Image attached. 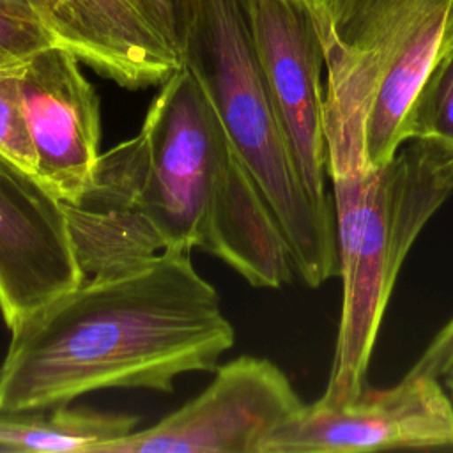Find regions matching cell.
<instances>
[{"mask_svg": "<svg viewBox=\"0 0 453 453\" xmlns=\"http://www.w3.org/2000/svg\"><path fill=\"white\" fill-rule=\"evenodd\" d=\"M85 276L198 248L251 287L280 288L294 260L271 207L188 65L159 85L140 131L99 156L62 202Z\"/></svg>", "mask_w": 453, "mask_h": 453, "instance_id": "1", "label": "cell"}, {"mask_svg": "<svg viewBox=\"0 0 453 453\" xmlns=\"http://www.w3.org/2000/svg\"><path fill=\"white\" fill-rule=\"evenodd\" d=\"M9 331L5 412L111 388L172 393L179 375L214 372L235 343L219 294L177 251L85 276Z\"/></svg>", "mask_w": 453, "mask_h": 453, "instance_id": "2", "label": "cell"}, {"mask_svg": "<svg viewBox=\"0 0 453 453\" xmlns=\"http://www.w3.org/2000/svg\"><path fill=\"white\" fill-rule=\"evenodd\" d=\"M324 55L329 179L386 165L453 51V0H306Z\"/></svg>", "mask_w": 453, "mask_h": 453, "instance_id": "3", "label": "cell"}, {"mask_svg": "<svg viewBox=\"0 0 453 453\" xmlns=\"http://www.w3.org/2000/svg\"><path fill=\"white\" fill-rule=\"evenodd\" d=\"M342 311L326 389L338 407L366 388L372 352L400 269L453 195V143L411 138L382 166L331 177Z\"/></svg>", "mask_w": 453, "mask_h": 453, "instance_id": "4", "label": "cell"}, {"mask_svg": "<svg viewBox=\"0 0 453 453\" xmlns=\"http://www.w3.org/2000/svg\"><path fill=\"white\" fill-rule=\"evenodd\" d=\"M184 65L281 226L301 280L315 288L338 276L336 228L299 177L257 57L246 0H193Z\"/></svg>", "mask_w": 453, "mask_h": 453, "instance_id": "5", "label": "cell"}, {"mask_svg": "<svg viewBox=\"0 0 453 453\" xmlns=\"http://www.w3.org/2000/svg\"><path fill=\"white\" fill-rule=\"evenodd\" d=\"M453 368V317L389 388H365L350 402L304 407L264 442L260 453H368L453 449V400L441 384Z\"/></svg>", "mask_w": 453, "mask_h": 453, "instance_id": "6", "label": "cell"}, {"mask_svg": "<svg viewBox=\"0 0 453 453\" xmlns=\"http://www.w3.org/2000/svg\"><path fill=\"white\" fill-rule=\"evenodd\" d=\"M303 407L280 366L241 356L218 366L198 396L99 453H260L267 437Z\"/></svg>", "mask_w": 453, "mask_h": 453, "instance_id": "7", "label": "cell"}, {"mask_svg": "<svg viewBox=\"0 0 453 453\" xmlns=\"http://www.w3.org/2000/svg\"><path fill=\"white\" fill-rule=\"evenodd\" d=\"M253 42L299 177L313 202L333 218L326 191L324 55L306 0H246Z\"/></svg>", "mask_w": 453, "mask_h": 453, "instance_id": "8", "label": "cell"}, {"mask_svg": "<svg viewBox=\"0 0 453 453\" xmlns=\"http://www.w3.org/2000/svg\"><path fill=\"white\" fill-rule=\"evenodd\" d=\"M85 278L62 202L0 156V313L11 329Z\"/></svg>", "mask_w": 453, "mask_h": 453, "instance_id": "9", "label": "cell"}, {"mask_svg": "<svg viewBox=\"0 0 453 453\" xmlns=\"http://www.w3.org/2000/svg\"><path fill=\"white\" fill-rule=\"evenodd\" d=\"M21 90L35 175L60 202H71L87 188L101 156L99 97L80 60L60 46L21 64Z\"/></svg>", "mask_w": 453, "mask_h": 453, "instance_id": "10", "label": "cell"}, {"mask_svg": "<svg viewBox=\"0 0 453 453\" xmlns=\"http://www.w3.org/2000/svg\"><path fill=\"white\" fill-rule=\"evenodd\" d=\"M55 46L124 88L161 85L184 58L147 0H23Z\"/></svg>", "mask_w": 453, "mask_h": 453, "instance_id": "11", "label": "cell"}, {"mask_svg": "<svg viewBox=\"0 0 453 453\" xmlns=\"http://www.w3.org/2000/svg\"><path fill=\"white\" fill-rule=\"evenodd\" d=\"M138 418L60 403L32 411H0V451L99 453L131 434Z\"/></svg>", "mask_w": 453, "mask_h": 453, "instance_id": "12", "label": "cell"}, {"mask_svg": "<svg viewBox=\"0 0 453 453\" xmlns=\"http://www.w3.org/2000/svg\"><path fill=\"white\" fill-rule=\"evenodd\" d=\"M21 64L0 67V156L35 175V150L27 122Z\"/></svg>", "mask_w": 453, "mask_h": 453, "instance_id": "13", "label": "cell"}, {"mask_svg": "<svg viewBox=\"0 0 453 453\" xmlns=\"http://www.w3.org/2000/svg\"><path fill=\"white\" fill-rule=\"evenodd\" d=\"M412 138L453 143V51L425 85L414 113Z\"/></svg>", "mask_w": 453, "mask_h": 453, "instance_id": "14", "label": "cell"}, {"mask_svg": "<svg viewBox=\"0 0 453 453\" xmlns=\"http://www.w3.org/2000/svg\"><path fill=\"white\" fill-rule=\"evenodd\" d=\"M55 46L23 0H0V67Z\"/></svg>", "mask_w": 453, "mask_h": 453, "instance_id": "15", "label": "cell"}, {"mask_svg": "<svg viewBox=\"0 0 453 453\" xmlns=\"http://www.w3.org/2000/svg\"><path fill=\"white\" fill-rule=\"evenodd\" d=\"M154 18L184 58V46L193 18V0H147Z\"/></svg>", "mask_w": 453, "mask_h": 453, "instance_id": "16", "label": "cell"}, {"mask_svg": "<svg viewBox=\"0 0 453 453\" xmlns=\"http://www.w3.org/2000/svg\"><path fill=\"white\" fill-rule=\"evenodd\" d=\"M444 386H446V389H448V393L453 400V368L444 375Z\"/></svg>", "mask_w": 453, "mask_h": 453, "instance_id": "17", "label": "cell"}]
</instances>
